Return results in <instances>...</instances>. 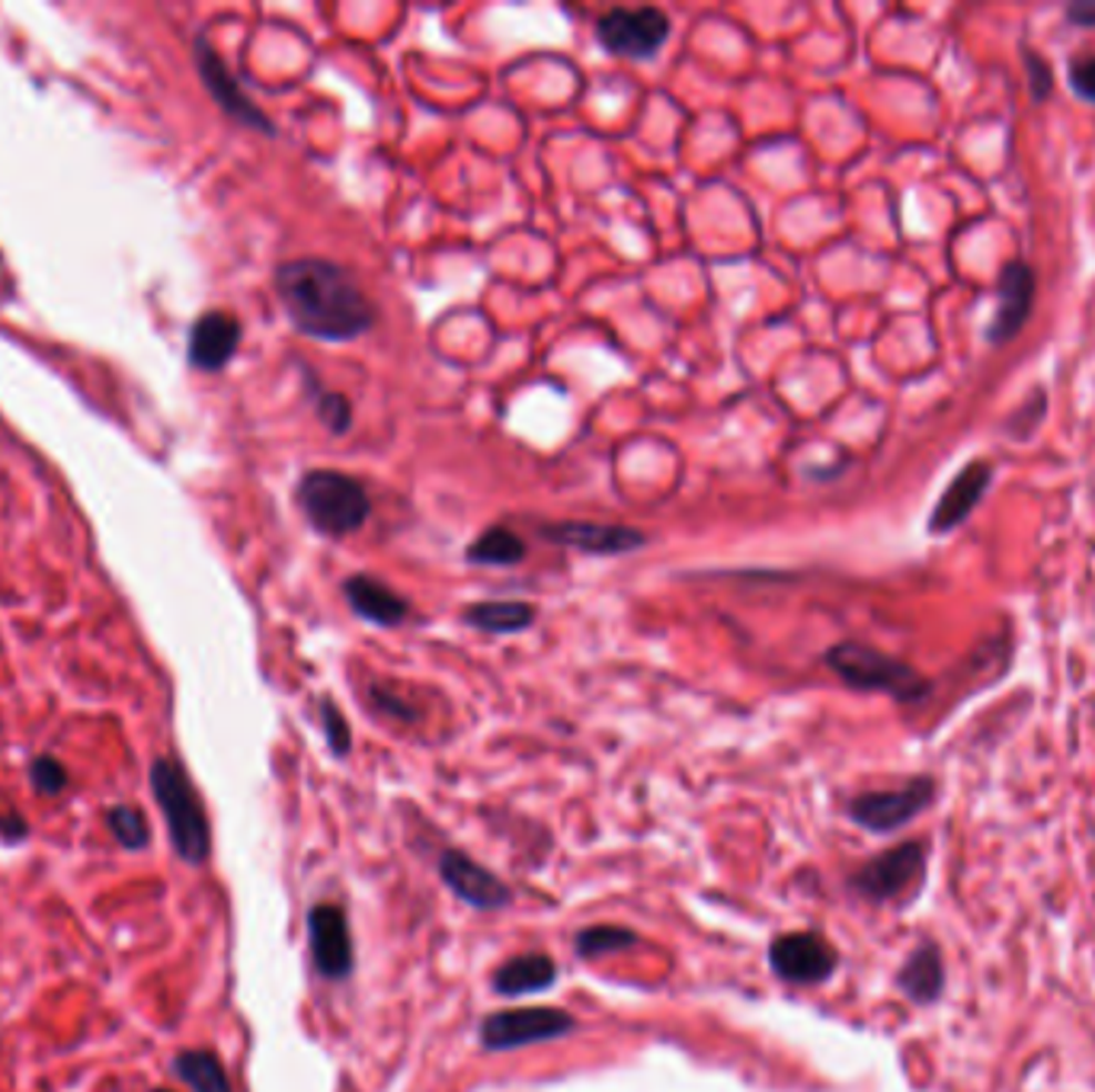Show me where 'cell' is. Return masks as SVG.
Instances as JSON below:
<instances>
[{"mask_svg": "<svg viewBox=\"0 0 1095 1092\" xmlns=\"http://www.w3.org/2000/svg\"><path fill=\"white\" fill-rule=\"evenodd\" d=\"M571 1029H574V1019L564 1009H503L481 1022V1041L490 1051H510L522 1044H539V1041L567 1035Z\"/></svg>", "mask_w": 1095, "mask_h": 1092, "instance_id": "cell-7", "label": "cell"}, {"mask_svg": "<svg viewBox=\"0 0 1095 1092\" xmlns=\"http://www.w3.org/2000/svg\"><path fill=\"white\" fill-rule=\"evenodd\" d=\"M276 292L291 324L315 340L349 344L375 327V305L356 276L324 257L288 259L276 269Z\"/></svg>", "mask_w": 1095, "mask_h": 1092, "instance_id": "cell-1", "label": "cell"}, {"mask_svg": "<svg viewBox=\"0 0 1095 1092\" xmlns=\"http://www.w3.org/2000/svg\"><path fill=\"white\" fill-rule=\"evenodd\" d=\"M157 1092H171V1090H157Z\"/></svg>", "mask_w": 1095, "mask_h": 1092, "instance_id": "cell-33", "label": "cell"}, {"mask_svg": "<svg viewBox=\"0 0 1095 1092\" xmlns=\"http://www.w3.org/2000/svg\"><path fill=\"white\" fill-rule=\"evenodd\" d=\"M372 702H375V708H378V712H385V715H391V718L417 721V708H413V705H407L401 695H395V692L388 690V686H378V683H375Z\"/></svg>", "mask_w": 1095, "mask_h": 1092, "instance_id": "cell-29", "label": "cell"}, {"mask_svg": "<svg viewBox=\"0 0 1095 1092\" xmlns=\"http://www.w3.org/2000/svg\"><path fill=\"white\" fill-rule=\"evenodd\" d=\"M1022 58H1025L1029 78H1032V93H1035V100H1044V96L1051 93V64H1047L1041 55H1035L1032 49H1029Z\"/></svg>", "mask_w": 1095, "mask_h": 1092, "instance_id": "cell-30", "label": "cell"}, {"mask_svg": "<svg viewBox=\"0 0 1095 1092\" xmlns=\"http://www.w3.org/2000/svg\"><path fill=\"white\" fill-rule=\"evenodd\" d=\"M110 827H113L115 839L125 849H144L147 846V820L139 807L119 805L110 810Z\"/></svg>", "mask_w": 1095, "mask_h": 1092, "instance_id": "cell-24", "label": "cell"}, {"mask_svg": "<svg viewBox=\"0 0 1095 1092\" xmlns=\"http://www.w3.org/2000/svg\"><path fill=\"white\" fill-rule=\"evenodd\" d=\"M823 661L852 690L888 692L897 702H920L929 692V683L910 663L897 661L891 654L874 651L859 641H839L827 651Z\"/></svg>", "mask_w": 1095, "mask_h": 1092, "instance_id": "cell-4", "label": "cell"}, {"mask_svg": "<svg viewBox=\"0 0 1095 1092\" xmlns=\"http://www.w3.org/2000/svg\"><path fill=\"white\" fill-rule=\"evenodd\" d=\"M900 990L913 1000V1003H935L942 997L945 987V968H942V955L935 946H920L907 958V965L897 974Z\"/></svg>", "mask_w": 1095, "mask_h": 1092, "instance_id": "cell-19", "label": "cell"}, {"mask_svg": "<svg viewBox=\"0 0 1095 1092\" xmlns=\"http://www.w3.org/2000/svg\"><path fill=\"white\" fill-rule=\"evenodd\" d=\"M1035 302V269L1025 259H1009L996 283V315L986 327L990 344H1009L1032 315Z\"/></svg>", "mask_w": 1095, "mask_h": 1092, "instance_id": "cell-11", "label": "cell"}, {"mask_svg": "<svg viewBox=\"0 0 1095 1092\" xmlns=\"http://www.w3.org/2000/svg\"><path fill=\"white\" fill-rule=\"evenodd\" d=\"M990 481H993V465H990V461H971V465H964V468L951 478V484L945 488V493L939 497V503L932 507L929 532L942 535V532L958 529L964 519L978 510V503L983 500V493L990 488Z\"/></svg>", "mask_w": 1095, "mask_h": 1092, "instance_id": "cell-14", "label": "cell"}, {"mask_svg": "<svg viewBox=\"0 0 1095 1092\" xmlns=\"http://www.w3.org/2000/svg\"><path fill=\"white\" fill-rule=\"evenodd\" d=\"M932 798H935L932 778H910L900 788L862 792L859 798H852L849 817L871 834H893V830L907 827L910 820H917L922 810L932 805Z\"/></svg>", "mask_w": 1095, "mask_h": 1092, "instance_id": "cell-5", "label": "cell"}, {"mask_svg": "<svg viewBox=\"0 0 1095 1092\" xmlns=\"http://www.w3.org/2000/svg\"><path fill=\"white\" fill-rule=\"evenodd\" d=\"M525 554H529L525 539L510 525H490L464 551L468 564H484V568H510L519 564Z\"/></svg>", "mask_w": 1095, "mask_h": 1092, "instance_id": "cell-21", "label": "cell"}, {"mask_svg": "<svg viewBox=\"0 0 1095 1092\" xmlns=\"http://www.w3.org/2000/svg\"><path fill=\"white\" fill-rule=\"evenodd\" d=\"M173 1070L196 1092H231L225 1067L218 1064V1058L208 1054V1051H183V1054H176Z\"/></svg>", "mask_w": 1095, "mask_h": 1092, "instance_id": "cell-22", "label": "cell"}, {"mask_svg": "<svg viewBox=\"0 0 1095 1092\" xmlns=\"http://www.w3.org/2000/svg\"><path fill=\"white\" fill-rule=\"evenodd\" d=\"M344 596L349 609L359 619H366L372 625H381V629H395V625H401L403 619L410 615V603L403 600L398 590H391L388 583H381L378 576H346Z\"/></svg>", "mask_w": 1095, "mask_h": 1092, "instance_id": "cell-16", "label": "cell"}, {"mask_svg": "<svg viewBox=\"0 0 1095 1092\" xmlns=\"http://www.w3.org/2000/svg\"><path fill=\"white\" fill-rule=\"evenodd\" d=\"M634 942H637V936L625 926H612V922L586 926V929L576 932V955L580 958H596V955H608V951L632 949Z\"/></svg>", "mask_w": 1095, "mask_h": 1092, "instance_id": "cell-23", "label": "cell"}, {"mask_svg": "<svg viewBox=\"0 0 1095 1092\" xmlns=\"http://www.w3.org/2000/svg\"><path fill=\"white\" fill-rule=\"evenodd\" d=\"M439 875L464 904H471L478 910H500L513 900V891L490 868L468 859L459 849H446L439 856Z\"/></svg>", "mask_w": 1095, "mask_h": 1092, "instance_id": "cell-13", "label": "cell"}, {"mask_svg": "<svg viewBox=\"0 0 1095 1092\" xmlns=\"http://www.w3.org/2000/svg\"><path fill=\"white\" fill-rule=\"evenodd\" d=\"M769 961L781 980L813 987L836 971V949L817 932H788L769 946Z\"/></svg>", "mask_w": 1095, "mask_h": 1092, "instance_id": "cell-9", "label": "cell"}, {"mask_svg": "<svg viewBox=\"0 0 1095 1092\" xmlns=\"http://www.w3.org/2000/svg\"><path fill=\"white\" fill-rule=\"evenodd\" d=\"M557 978V965L551 955L542 951H529V955H516L510 958L503 968H497L493 974V990L503 997H522V993H539L548 990Z\"/></svg>", "mask_w": 1095, "mask_h": 1092, "instance_id": "cell-18", "label": "cell"}, {"mask_svg": "<svg viewBox=\"0 0 1095 1092\" xmlns=\"http://www.w3.org/2000/svg\"><path fill=\"white\" fill-rule=\"evenodd\" d=\"M241 344V320L228 312H208L193 324L190 334V363L205 372H218Z\"/></svg>", "mask_w": 1095, "mask_h": 1092, "instance_id": "cell-15", "label": "cell"}, {"mask_svg": "<svg viewBox=\"0 0 1095 1092\" xmlns=\"http://www.w3.org/2000/svg\"><path fill=\"white\" fill-rule=\"evenodd\" d=\"M151 788L164 810L173 849L180 853V859L190 865L205 863L208 849H212V836H208V820H205L199 795L186 776V769L167 756L157 759L151 766Z\"/></svg>", "mask_w": 1095, "mask_h": 1092, "instance_id": "cell-3", "label": "cell"}, {"mask_svg": "<svg viewBox=\"0 0 1095 1092\" xmlns=\"http://www.w3.org/2000/svg\"><path fill=\"white\" fill-rule=\"evenodd\" d=\"M922 871H925V846L900 843L888 853L874 856L871 863H864L852 878V888L864 894L868 900H893L910 888H917L922 881Z\"/></svg>", "mask_w": 1095, "mask_h": 1092, "instance_id": "cell-8", "label": "cell"}, {"mask_svg": "<svg viewBox=\"0 0 1095 1092\" xmlns=\"http://www.w3.org/2000/svg\"><path fill=\"white\" fill-rule=\"evenodd\" d=\"M320 724H324V734H327L330 749H334L337 756H346L349 747H352V734H349V724H346V718L340 715V708H337L330 698L320 702Z\"/></svg>", "mask_w": 1095, "mask_h": 1092, "instance_id": "cell-26", "label": "cell"}, {"mask_svg": "<svg viewBox=\"0 0 1095 1092\" xmlns=\"http://www.w3.org/2000/svg\"><path fill=\"white\" fill-rule=\"evenodd\" d=\"M0 834L7 839H23L27 836V824L20 817H0Z\"/></svg>", "mask_w": 1095, "mask_h": 1092, "instance_id": "cell-32", "label": "cell"}, {"mask_svg": "<svg viewBox=\"0 0 1095 1092\" xmlns=\"http://www.w3.org/2000/svg\"><path fill=\"white\" fill-rule=\"evenodd\" d=\"M295 500L305 519L327 539H346L359 532L372 513V500L366 488L356 478L334 468L308 471L295 488Z\"/></svg>", "mask_w": 1095, "mask_h": 1092, "instance_id": "cell-2", "label": "cell"}, {"mask_svg": "<svg viewBox=\"0 0 1095 1092\" xmlns=\"http://www.w3.org/2000/svg\"><path fill=\"white\" fill-rule=\"evenodd\" d=\"M539 535L551 545L574 548L583 554H628L647 545V535L632 525L618 522H583V519H564V522H542Z\"/></svg>", "mask_w": 1095, "mask_h": 1092, "instance_id": "cell-10", "label": "cell"}, {"mask_svg": "<svg viewBox=\"0 0 1095 1092\" xmlns=\"http://www.w3.org/2000/svg\"><path fill=\"white\" fill-rule=\"evenodd\" d=\"M1066 17H1070L1076 27H1095V0L1070 3V7H1066Z\"/></svg>", "mask_w": 1095, "mask_h": 1092, "instance_id": "cell-31", "label": "cell"}, {"mask_svg": "<svg viewBox=\"0 0 1095 1092\" xmlns=\"http://www.w3.org/2000/svg\"><path fill=\"white\" fill-rule=\"evenodd\" d=\"M317 417L334 436H344L352 427V407L346 395L337 391H317Z\"/></svg>", "mask_w": 1095, "mask_h": 1092, "instance_id": "cell-25", "label": "cell"}, {"mask_svg": "<svg viewBox=\"0 0 1095 1092\" xmlns=\"http://www.w3.org/2000/svg\"><path fill=\"white\" fill-rule=\"evenodd\" d=\"M1070 86L1083 100L1095 103V55H1079L1070 61Z\"/></svg>", "mask_w": 1095, "mask_h": 1092, "instance_id": "cell-28", "label": "cell"}, {"mask_svg": "<svg viewBox=\"0 0 1095 1092\" xmlns=\"http://www.w3.org/2000/svg\"><path fill=\"white\" fill-rule=\"evenodd\" d=\"M32 785H35L42 795H58V792H64V785H68V773H64V766H61L58 759H52V756H39V759L32 763Z\"/></svg>", "mask_w": 1095, "mask_h": 1092, "instance_id": "cell-27", "label": "cell"}, {"mask_svg": "<svg viewBox=\"0 0 1095 1092\" xmlns=\"http://www.w3.org/2000/svg\"><path fill=\"white\" fill-rule=\"evenodd\" d=\"M308 939L315 968L330 980L346 978L352 971V939L346 914L334 904H320L308 914Z\"/></svg>", "mask_w": 1095, "mask_h": 1092, "instance_id": "cell-12", "label": "cell"}, {"mask_svg": "<svg viewBox=\"0 0 1095 1092\" xmlns=\"http://www.w3.org/2000/svg\"><path fill=\"white\" fill-rule=\"evenodd\" d=\"M464 622L478 632L513 634L535 622V605L522 600H488L464 609Z\"/></svg>", "mask_w": 1095, "mask_h": 1092, "instance_id": "cell-20", "label": "cell"}, {"mask_svg": "<svg viewBox=\"0 0 1095 1092\" xmlns=\"http://www.w3.org/2000/svg\"><path fill=\"white\" fill-rule=\"evenodd\" d=\"M196 61H199L202 81H205V86L212 90L215 103H218L231 119H237V122H244V125H254L259 132H273V122H269V119L259 113L257 106L244 96V90H241L237 81L228 74L225 61L215 55L202 39L196 42Z\"/></svg>", "mask_w": 1095, "mask_h": 1092, "instance_id": "cell-17", "label": "cell"}, {"mask_svg": "<svg viewBox=\"0 0 1095 1092\" xmlns=\"http://www.w3.org/2000/svg\"><path fill=\"white\" fill-rule=\"evenodd\" d=\"M596 35L612 55L644 61L669 39V17L661 7H615L600 17Z\"/></svg>", "mask_w": 1095, "mask_h": 1092, "instance_id": "cell-6", "label": "cell"}]
</instances>
